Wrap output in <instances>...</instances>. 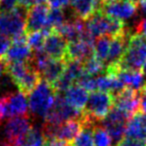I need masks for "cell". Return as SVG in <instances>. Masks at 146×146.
<instances>
[{
  "instance_id": "34",
  "label": "cell",
  "mask_w": 146,
  "mask_h": 146,
  "mask_svg": "<svg viewBox=\"0 0 146 146\" xmlns=\"http://www.w3.org/2000/svg\"><path fill=\"white\" fill-rule=\"evenodd\" d=\"M138 93L140 97V111L146 113V85Z\"/></svg>"
},
{
  "instance_id": "30",
  "label": "cell",
  "mask_w": 146,
  "mask_h": 146,
  "mask_svg": "<svg viewBox=\"0 0 146 146\" xmlns=\"http://www.w3.org/2000/svg\"><path fill=\"white\" fill-rule=\"evenodd\" d=\"M11 41H12L11 38L0 34V60L3 61V58L6 55L7 51L11 45Z\"/></svg>"
},
{
  "instance_id": "7",
  "label": "cell",
  "mask_w": 146,
  "mask_h": 146,
  "mask_svg": "<svg viewBox=\"0 0 146 146\" xmlns=\"http://www.w3.org/2000/svg\"><path fill=\"white\" fill-rule=\"evenodd\" d=\"M82 115L83 111H79L72 107L70 104L67 103L64 96L57 92L54 105L44 118V125L56 126L68 120L80 118Z\"/></svg>"
},
{
  "instance_id": "6",
  "label": "cell",
  "mask_w": 146,
  "mask_h": 146,
  "mask_svg": "<svg viewBox=\"0 0 146 146\" xmlns=\"http://www.w3.org/2000/svg\"><path fill=\"white\" fill-rule=\"evenodd\" d=\"M27 111L28 99L23 92H10L0 97V124L16 116L27 115Z\"/></svg>"
},
{
  "instance_id": "3",
  "label": "cell",
  "mask_w": 146,
  "mask_h": 146,
  "mask_svg": "<svg viewBox=\"0 0 146 146\" xmlns=\"http://www.w3.org/2000/svg\"><path fill=\"white\" fill-rule=\"evenodd\" d=\"M85 24L87 31L95 39L100 36L113 37L127 31L125 22L109 17L100 9L86 20Z\"/></svg>"
},
{
  "instance_id": "29",
  "label": "cell",
  "mask_w": 146,
  "mask_h": 146,
  "mask_svg": "<svg viewBox=\"0 0 146 146\" xmlns=\"http://www.w3.org/2000/svg\"><path fill=\"white\" fill-rule=\"evenodd\" d=\"M45 141V135L39 128L32 127L25 137L22 146H43Z\"/></svg>"
},
{
  "instance_id": "13",
  "label": "cell",
  "mask_w": 146,
  "mask_h": 146,
  "mask_svg": "<svg viewBox=\"0 0 146 146\" xmlns=\"http://www.w3.org/2000/svg\"><path fill=\"white\" fill-rule=\"evenodd\" d=\"M94 55V42L85 39H78L68 42L65 54V62L68 61H78L85 62L87 59Z\"/></svg>"
},
{
  "instance_id": "21",
  "label": "cell",
  "mask_w": 146,
  "mask_h": 146,
  "mask_svg": "<svg viewBox=\"0 0 146 146\" xmlns=\"http://www.w3.org/2000/svg\"><path fill=\"white\" fill-rule=\"evenodd\" d=\"M117 75L125 87L133 89L137 92H139L146 85V78L142 70L119 69Z\"/></svg>"
},
{
  "instance_id": "41",
  "label": "cell",
  "mask_w": 146,
  "mask_h": 146,
  "mask_svg": "<svg viewBox=\"0 0 146 146\" xmlns=\"http://www.w3.org/2000/svg\"><path fill=\"white\" fill-rule=\"evenodd\" d=\"M142 72L144 73V75H145V78H146V64L144 65V67H143V69H142Z\"/></svg>"
},
{
  "instance_id": "33",
  "label": "cell",
  "mask_w": 146,
  "mask_h": 146,
  "mask_svg": "<svg viewBox=\"0 0 146 146\" xmlns=\"http://www.w3.org/2000/svg\"><path fill=\"white\" fill-rule=\"evenodd\" d=\"M48 5L50 8L64 9L69 5V0H48Z\"/></svg>"
},
{
  "instance_id": "27",
  "label": "cell",
  "mask_w": 146,
  "mask_h": 146,
  "mask_svg": "<svg viewBox=\"0 0 146 146\" xmlns=\"http://www.w3.org/2000/svg\"><path fill=\"white\" fill-rule=\"evenodd\" d=\"M65 14L63 12V9H56V8H50L48 13V18H47V24L44 29L47 30H56L58 27L64 23Z\"/></svg>"
},
{
  "instance_id": "35",
  "label": "cell",
  "mask_w": 146,
  "mask_h": 146,
  "mask_svg": "<svg viewBox=\"0 0 146 146\" xmlns=\"http://www.w3.org/2000/svg\"><path fill=\"white\" fill-rule=\"evenodd\" d=\"M18 1H19V5H21V6L28 9L29 7L33 6V5L45 3V2H47L48 0H18Z\"/></svg>"
},
{
  "instance_id": "15",
  "label": "cell",
  "mask_w": 146,
  "mask_h": 146,
  "mask_svg": "<svg viewBox=\"0 0 146 146\" xmlns=\"http://www.w3.org/2000/svg\"><path fill=\"white\" fill-rule=\"evenodd\" d=\"M125 137L146 146V113L138 111L129 118L126 125Z\"/></svg>"
},
{
  "instance_id": "17",
  "label": "cell",
  "mask_w": 146,
  "mask_h": 146,
  "mask_svg": "<svg viewBox=\"0 0 146 146\" xmlns=\"http://www.w3.org/2000/svg\"><path fill=\"white\" fill-rule=\"evenodd\" d=\"M68 42L56 30H52L46 36L43 44V52L53 59H64Z\"/></svg>"
},
{
  "instance_id": "37",
  "label": "cell",
  "mask_w": 146,
  "mask_h": 146,
  "mask_svg": "<svg viewBox=\"0 0 146 146\" xmlns=\"http://www.w3.org/2000/svg\"><path fill=\"white\" fill-rule=\"evenodd\" d=\"M116 146H142V145L138 143V142L134 141V140H132V139H129V138L124 136L123 139H122Z\"/></svg>"
},
{
  "instance_id": "28",
  "label": "cell",
  "mask_w": 146,
  "mask_h": 146,
  "mask_svg": "<svg viewBox=\"0 0 146 146\" xmlns=\"http://www.w3.org/2000/svg\"><path fill=\"white\" fill-rule=\"evenodd\" d=\"M93 139L95 146H113V141L110 135L107 133L102 125H94L93 127Z\"/></svg>"
},
{
  "instance_id": "4",
  "label": "cell",
  "mask_w": 146,
  "mask_h": 146,
  "mask_svg": "<svg viewBox=\"0 0 146 146\" xmlns=\"http://www.w3.org/2000/svg\"><path fill=\"white\" fill-rule=\"evenodd\" d=\"M28 9L19 5L9 12H0V34L14 39L26 31V15Z\"/></svg>"
},
{
  "instance_id": "10",
  "label": "cell",
  "mask_w": 146,
  "mask_h": 146,
  "mask_svg": "<svg viewBox=\"0 0 146 146\" xmlns=\"http://www.w3.org/2000/svg\"><path fill=\"white\" fill-rule=\"evenodd\" d=\"M83 115L80 118L71 119L56 126L43 125V133L45 138H56L66 142H72L79 134L83 127Z\"/></svg>"
},
{
  "instance_id": "32",
  "label": "cell",
  "mask_w": 146,
  "mask_h": 146,
  "mask_svg": "<svg viewBox=\"0 0 146 146\" xmlns=\"http://www.w3.org/2000/svg\"><path fill=\"white\" fill-rule=\"evenodd\" d=\"M43 146H72V144L56 138H45Z\"/></svg>"
},
{
  "instance_id": "9",
  "label": "cell",
  "mask_w": 146,
  "mask_h": 146,
  "mask_svg": "<svg viewBox=\"0 0 146 146\" xmlns=\"http://www.w3.org/2000/svg\"><path fill=\"white\" fill-rule=\"evenodd\" d=\"M129 116L123 111L113 106L106 117L102 121V126L107 131V133L112 138L114 145H117L125 136L126 125L129 120Z\"/></svg>"
},
{
  "instance_id": "23",
  "label": "cell",
  "mask_w": 146,
  "mask_h": 146,
  "mask_svg": "<svg viewBox=\"0 0 146 146\" xmlns=\"http://www.w3.org/2000/svg\"><path fill=\"white\" fill-rule=\"evenodd\" d=\"M84 124L81 131L79 132L72 143V146H95L93 139V127L96 121L90 119L83 114Z\"/></svg>"
},
{
  "instance_id": "40",
  "label": "cell",
  "mask_w": 146,
  "mask_h": 146,
  "mask_svg": "<svg viewBox=\"0 0 146 146\" xmlns=\"http://www.w3.org/2000/svg\"><path fill=\"white\" fill-rule=\"evenodd\" d=\"M114 1H117V0H102V4H103V3H110V2H114Z\"/></svg>"
},
{
  "instance_id": "5",
  "label": "cell",
  "mask_w": 146,
  "mask_h": 146,
  "mask_svg": "<svg viewBox=\"0 0 146 146\" xmlns=\"http://www.w3.org/2000/svg\"><path fill=\"white\" fill-rule=\"evenodd\" d=\"M114 105V95L111 92L96 90L89 94L83 114L94 121H101Z\"/></svg>"
},
{
  "instance_id": "42",
  "label": "cell",
  "mask_w": 146,
  "mask_h": 146,
  "mask_svg": "<svg viewBox=\"0 0 146 146\" xmlns=\"http://www.w3.org/2000/svg\"><path fill=\"white\" fill-rule=\"evenodd\" d=\"M0 146H13V145H11V144H9V143H6V142H4V143H3L2 145H0Z\"/></svg>"
},
{
  "instance_id": "39",
  "label": "cell",
  "mask_w": 146,
  "mask_h": 146,
  "mask_svg": "<svg viewBox=\"0 0 146 146\" xmlns=\"http://www.w3.org/2000/svg\"><path fill=\"white\" fill-rule=\"evenodd\" d=\"M5 71H6V65H5V63L2 60H0V78L2 77L3 73Z\"/></svg>"
},
{
  "instance_id": "22",
  "label": "cell",
  "mask_w": 146,
  "mask_h": 146,
  "mask_svg": "<svg viewBox=\"0 0 146 146\" xmlns=\"http://www.w3.org/2000/svg\"><path fill=\"white\" fill-rule=\"evenodd\" d=\"M66 66V62L64 59H53L50 58L46 66L44 67L40 73L41 79L46 80L50 84H54V82L58 79L63 73Z\"/></svg>"
},
{
  "instance_id": "18",
  "label": "cell",
  "mask_w": 146,
  "mask_h": 146,
  "mask_svg": "<svg viewBox=\"0 0 146 146\" xmlns=\"http://www.w3.org/2000/svg\"><path fill=\"white\" fill-rule=\"evenodd\" d=\"M129 36L130 32L127 30L123 34L111 37L109 53H108V57L105 62V68L106 67L119 66V63L123 57L124 52H125V48Z\"/></svg>"
},
{
  "instance_id": "38",
  "label": "cell",
  "mask_w": 146,
  "mask_h": 146,
  "mask_svg": "<svg viewBox=\"0 0 146 146\" xmlns=\"http://www.w3.org/2000/svg\"><path fill=\"white\" fill-rule=\"evenodd\" d=\"M137 5L144 15H146V0H138Z\"/></svg>"
},
{
  "instance_id": "36",
  "label": "cell",
  "mask_w": 146,
  "mask_h": 146,
  "mask_svg": "<svg viewBox=\"0 0 146 146\" xmlns=\"http://www.w3.org/2000/svg\"><path fill=\"white\" fill-rule=\"evenodd\" d=\"M136 33L143 35L146 37V17L142 18L136 25Z\"/></svg>"
},
{
  "instance_id": "26",
  "label": "cell",
  "mask_w": 146,
  "mask_h": 146,
  "mask_svg": "<svg viewBox=\"0 0 146 146\" xmlns=\"http://www.w3.org/2000/svg\"><path fill=\"white\" fill-rule=\"evenodd\" d=\"M83 68L85 74L94 77L105 72V64L96 58L94 55L83 62Z\"/></svg>"
},
{
  "instance_id": "24",
  "label": "cell",
  "mask_w": 146,
  "mask_h": 146,
  "mask_svg": "<svg viewBox=\"0 0 146 146\" xmlns=\"http://www.w3.org/2000/svg\"><path fill=\"white\" fill-rule=\"evenodd\" d=\"M49 31L47 30H38V31H30L26 32V40L30 48L33 52L42 51L43 44L46 36L49 34Z\"/></svg>"
},
{
  "instance_id": "8",
  "label": "cell",
  "mask_w": 146,
  "mask_h": 146,
  "mask_svg": "<svg viewBox=\"0 0 146 146\" xmlns=\"http://www.w3.org/2000/svg\"><path fill=\"white\" fill-rule=\"evenodd\" d=\"M32 128L27 115L16 116L6 120L3 129V136L6 143L13 146H22L25 137Z\"/></svg>"
},
{
  "instance_id": "20",
  "label": "cell",
  "mask_w": 146,
  "mask_h": 146,
  "mask_svg": "<svg viewBox=\"0 0 146 146\" xmlns=\"http://www.w3.org/2000/svg\"><path fill=\"white\" fill-rule=\"evenodd\" d=\"M64 98L67 103L79 111H83L89 97V91L79 83H74L64 91Z\"/></svg>"
},
{
  "instance_id": "25",
  "label": "cell",
  "mask_w": 146,
  "mask_h": 146,
  "mask_svg": "<svg viewBox=\"0 0 146 146\" xmlns=\"http://www.w3.org/2000/svg\"><path fill=\"white\" fill-rule=\"evenodd\" d=\"M110 40H111V37L109 36H100L96 38L94 42V56L102 61L104 64L109 53Z\"/></svg>"
},
{
  "instance_id": "2",
  "label": "cell",
  "mask_w": 146,
  "mask_h": 146,
  "mask_svg": "<svg viewBox=\"0 0 146 146\" xmlns=\"http://www.w3.org/2000/svg\"><path fill=\"white\" fill-rule=\"evenodd\" d=\"M146 64V37L139 33L130 34L125 52L119 63L120 69L142 70Z\"/></svg>"
},
{
  "instance_id": "19",
  "label": "cell",
  "mask_w": 146,
  "mask_h": 146,
  "mask_svg": "<svg viewBox=\"0 0 146 146\" xmlns=\"http://www.w3.org/2000/svg\"><path fill=\"white\" fill-rule=\"evenodd\" d=\"M56 31L66 39L67 42L81 39L86 32L85 20L77 17H74L70 20H65L64 23L56 29Z\"/></svg>"
},
{
  "instance_id": "1",
  "label": "cell",
  "mask_w": 146,
  "mask_h": 146,
  "mask_svg": "<svg viewBox=\"0 0 146 146\" xmlns=\"http://www.w3.org/2000/svg\"><path fill=\"white\" fill-rule=\"evenodd\" d=\"M56 90L52 84L41 79L39 83L29 93L28 108L35 116L45 118L56 99Z\"/></svg>"
},
{
  "instance_id": "16",
  "label": "cell",
  "mask_w": 146,
  "mask_h": 146,
  "mask_svg": "<svg viewBox=\"0 0 146 146\" xmlns=\"http://www.w3.org/2000/svg\"><path fill=\"white\" fill-rule=\"evenodd\" d=\"M49 5L45 3L29 7L26 15V32L42 30L46 27L49 13Z\"/></svg>"
},
{
  "instance_id": "12",
  "label": "cell",
  "mask_w": 146,
  "mask_h": 146,
  "mask_svg": "<svg viewBox=\"0 0 146 146\" xmlns=\"http://www.w3.org/2000/svg\"><path fill=\"white\" fill-rule=\"evenodd\" d=\"M129 117L140 111V97L137 91L125 87L114 95V105Z\"/></svg>"
},
{
  "instance_id": "31",
  "label": "cell",
  "mask_w": 146,
  "mask_h": 146,
  "mask_svg": "<svg viewBox=\"0 0 146 146\" xmlns=\"http://www.w3.org/2000/svg\"><path fill=\"white\" fill-rule=\"evenodd\" d=\"M18 6V0H0V12H9Z\"/></svg>"
},
{
  "instance_id": "14",
  "label": "cell",
  "mask_w": 146,
  "mask_h": 146,
  "mask_svg": "<svg viewBox=\"0 0 146 146\" xmlns=\"http://www.w3.org/2000/svg\"><path fill=\"white\" fill-rule=\"evenodd\" d=\"M33 56V51L28 45L26 35H21L12 39L11 45L3 58V62L6 64L9 62L17 61H30Z\"/></svg>"
},
{
  "instance_id": "11",
  "label": "cell",
  "mask_w": 146,
  "mask_h": 146,
  "mask_svg": "<svg viewBox=\"0 0 146 146\" xmlns=\"http://www.w3.org/2000/svg\"><path fill=\"white\" fill-rule=\"evenodd\" d=\"M137 3L129 0H117L114 2L103 3L100 7V10L109 17L125 22L135 16L137 13Z\"/></svg>"
}]
</instances>
